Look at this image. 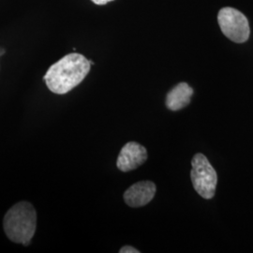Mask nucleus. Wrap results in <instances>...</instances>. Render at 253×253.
Returning <instances> with one entry per match:
<instances>
[{
	"label": "nucleus",
	"mask_w": 253,
	"mask_h": 253,
	"mask_svg": "<svg viewBox=\"0 0 253 253\" xmlns=\"http://www.w3.org/2000/svg\"><path fill=\"white\" fill-rule=\"evenodd\" d=\"M5 234L14 243L28 246L35 235L37 212L27 202H20L10 208L3 221Z\"/></svg>",
	"instance_id": "f03ea898"
},
{
	"label": "nucleus",
	"mask_w": 253,
	"mask_h": 253,
	"mask_svg": "<svg viewBox=\"0 0 253 253\" xmlns=\"http://www.w3.org/2000/svg\"><path fill=\"white\" fill-rule=\"evenodd\" d=\"M90 60L83 54H67L49 68L43 79L50 91L63 95L82 83L90 72Z\"/></svg>",
	"instance_id": "f257e3e1"
},
{
	"label": "nucleus",
	"mask_w": 253,
	"mask_h": 253,
	"mask_svg": "<svg viewBox=\"0 0 253 253\" xmlns=\"http://www.w3.org/2000/svg\"><path fill=\"white\" fill-rule=\"evenodd\" d=\"M217 22L222 33L236 43H243L250 38L251 29L247 17L238 9L225 7L218 11Z\"/></svg>",
	"instance_id": "20e7f679"
},
{
	"label": "nucleus",
	"mask_w": 253,
	"mask_h": 253,
	"mask_svg": "<svg viewBox=\"0 0 253 253\" xmlns=\"http://www.w3.org/2000/svg\"><path fill=\"white\" fill-rule=\"evenodd\" d=\"M156 185L151 181H141L130 186L124 193V200L130 208L145 207L153 200Z\"/></svg>",
	"instance_id": "423d86ee"
},
{
	"label": "nucleus",
	"mask_w": 253,
	"mask_h": 253,
	"mask_svg": "<svg viewBox=\"0 0 253 253\" xmlns=\"http://www.w3.org/2000/svg\"><path fill=\"white\" fill-rule=\"evenodd\" d=\"M193 88L187 83H180L167 94L166 106L171 111H178L189 105Z\"/></svg>",
	"instance_id": "0eeeda50"
},
{
	"label": "nucleus",
	"mask_w": 253,
	"mask_h": 253,
	"mask_svg": "<svg viewBox=\"0 0 253 253\" xmlns=\"http://www.w3.org/2000/svg\"><path fill=\"white\" fill-rule=\"evenodd\" d=\"M147 160V152L143 145L129 142L124 145L119 153L117 165L121 172L135 170Z\"/></svg>",
	"instance_id": "39448f33"
},
{
	"label": "nucleus",
	"mask_w": 253,
	"mask_h": 253,
	"mask_svg": "<svg viewBox=\"0 0 253 253\" xmlns=\"http://www.w3.org/2000/svg\"><path fill=\"white\" fill-rule=\"evenodd\" d=\"M190 178L195 190L205 199H212L217 188V172L204 154H196L191 161Z\"/></svg>",
	"instance_id": "7ed1b4c3"
},
{
	"label": "nucleus",
	"mask_w": 253,
	"mask_h": 253,
	"mask_svg": "<svg viewBox=\"0 0 253 253\" xmlns=\"http://www.w3.org/2000/svg\"><path fill=\"white\" fill-rule=\"evenodd\" d=\"M120 253H139L140 252L138 250H136L135 248L130 247V246H125L123 248L120 249L119 251Z\"/></svg>",
	"instance_id": "6e6552de"
},
{
	"label": "nucleus",
	"mask_w": 253,
	"mask_h": 253,
	"mask_svg": "<svg viewBox=\"0 0 253 253\" xmlns=\"http://www.w3.org/2000/svg\"><path fill=\"white\" fill-rule=\"evenodd\" d=\"M93 3H95L96 5H105L108 2L114 1V0H91Z\"/></svg>",
	"instance_id": "1a4fd4ad"
}]
</instances>
